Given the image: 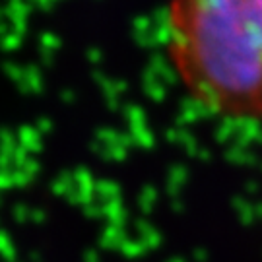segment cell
<instances>
[{"instance_id": "1", "label": "cell", "mask_w": 262, "mask_h": 262, "mask_svg": "<svg viewBox=\"0 0 262 262\" xmlns=\"http://www.w3.org/2000/svg\"><path fill=\"white\" fill-rule=\"evenodd\" d=\"M169 62L202 109L262 121V0H169Z\"/></svg>"}]
</instances>
